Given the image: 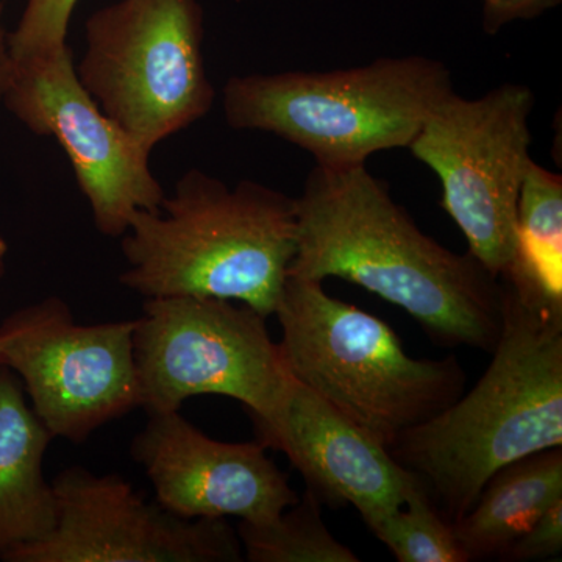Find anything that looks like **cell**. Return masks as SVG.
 <instances>
[{"instance_id": "obj_7", "label": "cell", "mask_w": 562, "mask_h": 562, "mask_svg": "<svg viewBox=\"0 0 562 562\" xmlns=\"http://www.w3.org/2000/svg\"><path fill=\"white\" fill-rule=\"evenodd\" d=\"M140 408L180 412L198 395L243 403L255 427L280 412L292 376L266 317L213 297L147 299L136 319Z\"/></svg>"}, {"instance_id": "obj_6", "label": "cell", "mask_w": 562, "mask_h": 562, "mask_svg": "<svg viewBox=\"0 0 562 562\" xmlns=\"http://www.w3.org/2000/svg\"><path fill=\"white\" fill-rule=\"evenodd\" d=\"M76 72L99 109L151 151L213 106L201 2L120 0L95 11Z\"/></svg>"}, {"instance_id": "obj_13", "label": "cell", "mask_w": 562, "mask_h": 562, "mask_svg": "<svg viewBox=\"0 0 562 562\" xmlns=\"http://www.w3.org/2000/svg\"><path fill=\"white\" fill-rule=\"evenodd\" d=\"M257 430L260 442L286 454L321 503L353 506L368 527L402 508L420 483L386 447L294 379L280 412Z\"/></svg>"}, {"instance_id": "obj_15", "label": "cell", "mask_w": 562, "mask_h": 562, "mask_svg": "<svg viewBox=\"0 0 562 562\" xmlns=\"http://www.w3.org/2000/svg\"><path fill=\"white\" fill-rule=\"evenodd\" d=\"M558 501H562L561 447L505 465L484 484L471 512L452 524L465 561L501 558Z\"/></svg>"}, {"instance_id": "obj_21", "label": "cell", "mask_w": 562, "mask_h": 562, "mask_svg": "<svg viewBox=\"0 0 562 562\" xmlns=\"http://www.w3.org/2000/svg\"><path fill=\"white\" fill-rule=\"evenodd\" d=\"M483 31L495 35L514 21H530L557 9L562 0H482Z\"/></svg>"}, {"instance_id": "obj_24", "label": "cell", "mask_w": 562, "mask_h": 562, "mask_svg": "<svg viewBox=\"0 0 562 562\" xmlns=\"http://www.w3.org/2000/svg\"><path fill=\"white\" fill-rule=\"evenodd\" d=\"M0 366H3L2 364V355H0Z\"/></svg>"}, {"instance_id": "obj_5", "label": "cell", "mask_w": 562, "mask_h": 562, "mask_svg": "<svg viewBox=\"0 0 562 562\" xmlns=\"http://www.w3.org/2000/svg\"><path fill=\"white\" fill-rule=\"evenodd\" d=\"M450 92L443 63L408 55L330 72L235 76L222 103L235 131L272 133L312 154L317 166L344 168L408 149Z\"/></svg>"}, {"instance_id": "obj_14", "label": "cell", "mask_w": 562, "mask_h": 562, "mask_svg": "<svg viewBox=\"0 0 562 562\" xmlns=\"http://www.w3.org/2000/svg\"><path fill=\"white\" fill-rule=\"evenodd\" d=\"M52 439L20 379L0 366V560L46 538L57 524V497L43 469Z\"/></svg>"}, {"instance_id": "obj_1", "label": "cell", "mask_w": 562, "mask_h": 562, "mask_svg": "<svg viewBox=\"0 0 562 562\" xmlns=\"http://www.w3.org/2000/svg\"><path fill=\"white\" fill-rule=\"evenodd\" d=\"M295 203L288 277L350 281L401 306L438 346L494 350L501 280L425 235L368 166H314Z\"/></svg>"}, {"instance_id": "obj_10", "label": "cell", "mask_w": 562, "mask_h": 562, "mask_svg": "<svg viewBox=\"0 0 562 562\" xmlns=\"http://www.w3.org/2000/svg\"><path fill=\"white\" fill-rule=\"evenodd\" d=\"M2 101L29 131L60 143L102 235L124 236L138 211L160 210L166 194L150 171V150L88 94L69 44L14 65Z\"/></svg>"}, {"instance_id": "obj_23", "label": "cell", "mask_w": 562, "mask_h": 562, "mask_svg": "<svg viewBox=\"0 0 562 562\" xmlns=\"http://www.w3.org/2000/svg\"><path fill=\"white\" fill-rule=\"evenodd\" d=\"M7 254H9V247H7L5 239L0 235V281H2L3 276H5Z\"/></svg>"}, {"instance_id": "obj_8", "label": "cell", "mask_w": 562, "mask_h": 562, "mask_svg": "<svg viewBox=\"0 0 562 562\" xmlns=\"http://www.w3.org/2000/svg\"><path fill=\"white\" fill-rule=\"evenodd\" d=\"M535 105V92L519 83H503L479 99L453 91L408 147L441 181L442 209L464 235L469 254L497 279L514 257Z\"/></svg>"}, {"instance_id": "obj_17", "label": "cell", "mask_w": 562, "mask_h": 562, "mask_svg": "<svg viewBox=\"0 0 562 562\" xmlns=\"http://www.w3.org/2000/svg\"><path fill=\"white\" fill-rule=\"evenodd\" d=\"M244 560L250 562H358L322 520L319 498L306 490L290 512L269 522H239Z\"/></svg>"}, {"instance_id": "obj_3", "label": "cell", "mask_w": 562, "mask_h": 562, "mask_svg": "<svg viewBox=\"0 0 562 562\" xmlns=\"http://www.w3.org/2000/svg\"><path fill=\"white\" fill-rule=\"evenodd\" d=\"M297 251L295 198L257 181L235 188L199 169L158 211H138L122 241L121 283L146 299L213 297L276 314Z\"/></svg>"}, {"instance_id": "obj_11", "label": "cell", "mask_w": 562, "mask_h": 562, "mask_svg": "<svg viewBox=\"0 0 562 562\" xmlns=\"http://www.w3.org/2000/svg\"><path fill=\"white\" fill-rule=\"evenodd\" d=\"M58 517L49 536L7 554L9 562H239L227 519L190 520L147 502L120 475L69 468L52 482Z\"/></svg>"}, {"instance_id": "obj_9", "label": "cell", "mask_w": 562, "mask_h": 562, "mask_svg": "<svg viewBox=\"0 0 562 562\" xmlns=\"http://www.w3.org/2000/svg\"><path fill=\"white\" fill-rule=\"evenodd\" d=\"M135 327L136 319L77 324L52 295L0 325L2 364L20 376L50 435L81 443L140 408Z\"/></svg>"}, {"instance_id": "obj_20", "label": "cell", "mask_w": 562, "mask_h": 562, "mask_svg": "<svg viewBox=\"0 0 562 562\" xmlns=\"http://www.w3.org/2000/svg\"><path fill=\"white\" fill-rule=\"evenodd\" d=\"M562 550V501L553 503L546 509L503 552L498 560L509 562H525L549 560L558 557Z\"/></svg>"}, {"instance_id": "obj_19", "label": "cell", "mask_w": 562, "mask_h": 562, "mask_svg": "<svg viewBox=\"0 0 562 562\" xmlns=\"http://www.w3.org/2000/svg\"><path fill=\"white\" fill-rule=\"evenodd\" d=\"M79 0H27L16 31L7 35L11 65L68 46L70 18Z\"/></svg>"}, {"instance_id": "obj_22", "label": "cell", "mask_w": 562, "mask_h": 562, "mask_svg": "<svg viewBox=\"0 0 562 562\" xmlns=\"http://www.w3.org/2000/svg\"><path fill=\"white\" fill-rule=\"evenodd\" d=\"M11 70H13V65H11L7 35L2 29V7H0V101L9 87Z\"/></svg>"}, {"instance_id": "obj_2", "label": "cell", "mask_w": 562, "mask_h": 562, "mask_svg": "<svg viewBox=\"0 0 562 562\" xmlns=\"http://www.w3.org/2000/svg\"><path fill=\"white\" fill-rule=\"evenodd\" d=\"M491 353L468 394L387 449L450 524L471 512L495 472L562 447L561 310L530 305L502 283V330Z\"/></svg>"}, {"instance_id": "obj_16", "label": "cell", "mask_w": 562, "mask_h": 562, "mask_svg": "<svg viewBox=\"0 0 562 562\" xmlns=\"http://www.w3.org/2000/svg\"><path fill=\"white\" fill-rule=\"evenodd\" d=\"M501 281L524 302L562 312V177L532 158L517 203L513 261Z\"/></svg>"}, {"instance_id": "obj_4", "label": "cell", "mask_w": 562, "mask_h": 562, "mask_svg": "<svg viewBox=\"0 0 562 562\" xmlns=\"http://www.w3.org/2000/svg\"><path fill=\"white\" fill-rule=\"evenodd\" d=\"M276 316L292 379L386 449L464 394L457 358L409 357L386 322L331 297L321 281L288 277Z\"/></svg>"}, {"instance_id": "obj_18", "label": "cell", "mask_w": 562, "mask_h": 562, "mask_svg": "<svg viewBox=\"0 0 562 562\" xmlns=\"http://www.w3.org/2000/svg\"><path fill=\"white\" fill-rule=\"evenodd\" d=\"M368 528L397 561L468 562L452 524L443 519L422 482L413 487L402 508Z\"/></svg>"}, {"instance_id": "obj_12", "label": "cell", "mask_w": 562, "mask_h": 562, "mask_svg": "<svg viewBox=\"0 0 562 562\" xmlns=\"http://www.w3.org/2000/svg\"><path fill=\"white\" fill-rule=\"evenodd\" d=\"M258 442H222L180 412L149 413L132 442L162 508L183 519H227L262 524L299 502L286 473Z\"/></svg>"}]
</instances>
